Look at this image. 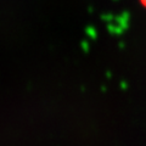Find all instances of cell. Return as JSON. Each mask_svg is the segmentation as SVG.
<instances>
[{
    "label": "cell",
    "mask_w": 146,
    "mask_h": 146,
    "mask_svg": "<svg viewBox=\"0 0 146 146\" xmlns=\"http://www.w3.org/2000/svg\"><path fill=\"white\" fill-rule=\"evenodd\" d=\"M143 1H144V4H145V5H146V0H143Z\"/></svg>",
    "instance_id": "1"
}]
</instances>
